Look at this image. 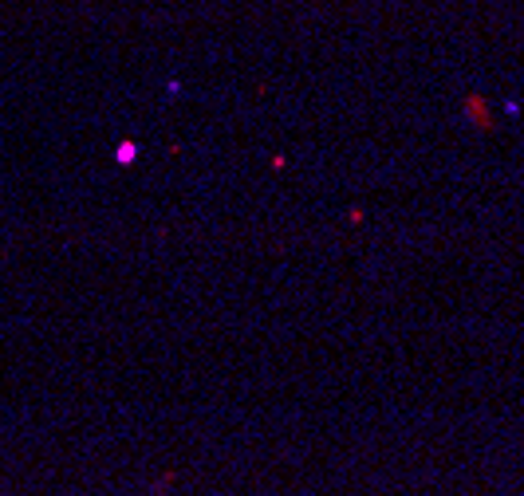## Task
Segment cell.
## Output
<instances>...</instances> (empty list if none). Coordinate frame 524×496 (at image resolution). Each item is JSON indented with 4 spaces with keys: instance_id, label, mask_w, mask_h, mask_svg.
Returning <instances> with one entry per match:
<instances>
[{
    "instance_id": "cell-1",
    "label": "cell",
    "mask_w": 524,
    "mask_h": 496,
    "mask_svg": "<svg viewBox=\"0 0 524 496\" xmlns=\"http://www.w3.org/2000/svg\"><path fill=\"white\" fill-rule=\"evenodd\" d=\"M134 154H139V146H134V142H122V146L115 150V158H119L122 166H130V162H134Z\"/></svg>"
},
{
    "instance_id": "cell-2",
    "label": "cell",
    "mask_w": 524,
    "mask_h": 496,
    "mask_svg": "<svg viewBox=\"0 0 524 496\" xmlns=\"http://www.w3.org/2000/svg\"><path fill=\"white\" fill-rule=\"evenodd\" d=\"M158 496H162V492H158Z\"/></svg>"
}]
</instances>
